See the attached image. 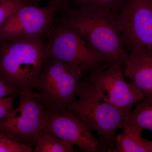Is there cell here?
Segmentation results:
<instances>
[{
    "mask_svg": "<svg viewBox=\"0 0 152 152\" xmlns=\"http://www.w3.org/2000/svg\"><path fill=\"white\" fill-rule=\"evenodd\" d=\"M48 57L78 66L85 73H97L105 69V59L88 45L77 33L55 20L46 35Z\"/></svg>",
    "mask_w": 152,
    "mask_h": 152,
    "instance_id": "cell-5",
    "label": "cell"
},
{
    "mask_svg": "<svg viewBox=\"0 0 152 152\" xmlns=\"http://www.w3.org/2000/svg\"><path fill=\"white\" fill-rule=\"evenodd\" d=\"M129 125H135L152 132V96L145 98L142 103L136 104L133 110L124 114L120 128Z\"/></svg>",
    "mask_w": 152,
    "mask_h": 152,
    "instance_id": "cell-13",
    "label": "cell"
},
{
    "mask_svg": "<svg viewBox=\"0 0 152 152\" xmlns=\"http://www.w3.org/2000/svg\"><path fill=\"white\" fill-rule=\"evenodd\" d=\"M130 50L124 61V76L143 93L145 98L152 96V51L142 47Z\"/></svg>",
    "mask_w": 152,
    "mask_h": 152,
    "instance_id": "cell-11",
    "label": "cell"
},
{
    "mask_svg": "<svg viewBox=\"0 0 152 152\" xmlns=\"http://www.w3.org/2000/svg\"><path fill=\"white\" fill-rule=\"evenodd\" d=\"M34 151L33 148L15 141L0 132V152H31Z\"/></svg>",
    "mask_w": 152,
    "mask_h": 152,
    "instance_id": "cell-16",
    "label": "cell"
},
{
    "mask_svg": "<svg viewBox=\"0 0 152 152\" xmlns=\"http://www.w3.org/2000/svg\"><path fill=\"white\" fill-rule=\"evenodd\" d=\"M19 96L17 107L0 121V132L15 141L34 149L43 130L45 108L33 97Z\"/></svg>",
    "mask_w": 152,
    "mask_h": 152,
    "instance_id": "cell-6",
    "label": "cell"
},
{
    "mask_svg": "<svg viewBox=\"0 0 152 152\" xmlns=\"http://www.w3.org/2000/svg\"><path fill=\"white\" fill-rule=\"evenodd\" d=\"M121 64L110 66L102 72L88 75L86 78L99 90L106 102L125 114L139 101L143 100L145 96L132 83L125 80Z\"/></svg>",
    "mask_w": 152,
    "mask_h": 152,
    "instance_id": "cell-8",
    "label": "cell"
},
{
    "mask_svg": "<svg viewBox=\"0 0 152 152\" xmlns=\"http://www.w3.org/2000/svg\"><path fill=\"white\" fill-rule=\"evenodd\" d=\"M39 2L40 0H33ZM70 0H50L48 5L51 6L56 12V16L58 13L64 10L68 7V4Z\"/></svg>",
    "mask_w": 152,
    "mask_h": 152,
    "instance_id": "cell-19",
    "label": "cell"
},
{
    "mask_svg": "<svg viewBox=\"0 0 152 152\" xmlns=\"http://www.w3.org/2000/svg\"><path fill=\"white\" fill-rule=\"evenodd\" d=\"M46 36L0 41V77L33 97V85L48 58Z\"/></svg>",
    "mask_w": 152,
    "mask_h": 152,
    "instance_id": "cell-2",
    "label": "cell"
},
{
    "mask_svg": "<svg viewBox=\"0 0 152 152\" xmlns=\"http://www.w3.org/2000/svg\"><path fill=\"white\" fill-rule=\"evenodd\" d=\"M16 95L0 98V121L8 116L14 110Z\"/></svg>",
    "mask_w": 152,
    "mask_h": 152,
    "instance_id": "cell-17",
    "label": "cell"
},
{
    "mask_svg": "<svg viewBox=\"0 0 152 152\" xmlns=\"http://www.w3.org/2000/svg\"><path fill=\"white\" fill-rule=\"evenodd\" d=\"M28 4L38 2L33 0H0V26L18 9Z\"/></svg>",
    "mask_w": 152,
    "mask_h": 152,
    "instance_id": "cell-15",
    "label": "cell"
},
{
    "mask_svg": "<svg viewBox=\"0 0 152 152\" xmlns=\"http://www.w3.org/2000/svg\"><path fill=\"white\" fill-rule=\"evenodd\" d=\"M56 12L51 6L35 4L22 6L0 26V41L46 36L54 23Z\"/></svg>",
    "mask_w": 152,
    "mask_h": 152,
    "instance_id": "cell-7",
    "label": "cell"
},
{
    "mask_svg": "<svg viewBox=\"0 0 152 152\" xmlns=\"http://www.w3.org/2000/svg\"><path fill=\"white\" fill-rule=\"evenodd\" d=\"M55 20L78 33L87 45L110 64H122L127 56L118 21L112 10L96 7L69 8Z\"/></svg>",
    "mask_w": 152,
    "mask_h": 152,
    "instance_id": "cell-1",
    "label": "cell"
},
{
    "mask_svg": "<svg viewBox=\"0 0 152 152\" xmlns=\"http://www.w3.org/2000/svg\"><path fill=\"white\" fill-rule=\"evenodd\" d=\"M74 145L72 143L63 140L50 132L43 129L34 152H77L74 148Z\"/></svg>",
    "mask_w": 152,
    "mask_h": 152,
    "instance_id": "cell-14",
    "label": "cell"
},
{
    "mask_svg": "<svg viewBox=\"0 0 152 152\" xmlns=\"http://www.w3.org/2000/svg\"><path fill=\"white\" fill-rule=\"evenodd\" d=\"M20 90L9 84L0 77V98L13 95H21Z\"/></svg>",
    "mask_w": 152,
    "mask_h": 152,
    "instance_id": "cell-18",
    "label": "cell"
},
{
    "mask_svg": "<svg viewBox=\"0 0 152 152\" xmlns=\"http://www.w3.org/2000/svg\"><path fill=\"white\" fill-rule=\"evenodd\" d=\"M150 152H152V141H150Z\"/></svg>",
    "mask_w": 152,
    "mask_h": 152,
    "instance_id": "cell-20",
    "label": "cell"
},
{
    "mask_svg": "<svg viewBox=\"0 0 152 152\" xmlns=\"http://www.w3.org/2000/svg\"><path fill=\"white\" fill-rule=\"evenodd\" d=\"M43 129L72 143L83 151L104 152L91 130L73 112L45 110Z\"/></svg>",
    "mask_w": 152,
    "mask_h": 152,
    "instance_id": "cell-10",
    "label": "cell"
},
{
    "mask_svg": "<svg viewBox=\"0 0 152 152\" xmlns=\"http://www.w3.org/2000/svg\"><path fill=\"white\" fill-rule=\"evenodd\" d=\"M84 71L78 66L48 57L33 86V97L45 110L63 112L75 100Z\"/></svg>",
    "mask_w": 152,
    "mask_h": 152,
    "instance_id": "cell-4",
    "label": "cell"
},
{
    "mask_svg": "<svg viewBox=\"0 0 152 152\" xmlns=\"http://www.w3.org/2000/svg\"><path fill=\"white\" fill-rule=\"evenodd\" d=\"M77 96L78 100L70 104L67 110L75 113L96 132L104 151L110 152L115 148V137L124 114L106 102L99 90L87 78L79 84Z\"/></svg>",
    "mask_w": 152,
    "mask_h": 152,
    "instance_id": "cell-3",
    "label": "cell"
},
{
    "mask_svg": "<svg viewBox=\"0 0 152 152\" xmlns=\"http://www.w3.org/2000/svg\"><path fill=\"white\" fill-rule=\"evenodd\" d=\"M121 129L123 132L116 135L115 147L110 152H150V141L142 137L143 128L129 125Z\"/></svg>",
    "mask_w": 152,
    "mask_h": 152,
    "instance_id": "cell-12",
    "label": "cell"
},
{
    "mask_svg": "<svg viewBox=\"0 0 152 152\" xmlns=\"http://www.w3.org/2000/svg\"><path fill=\"white\" fill-rule=\"evenodd\" d=\"M118 21L124 45L152 51V0H129Z\"/></svg>",
    "mask_w": 152,
    "mask_h": 152,
    "instance_id": "cell-9",
    "label": "cell"
}]
</instances>
